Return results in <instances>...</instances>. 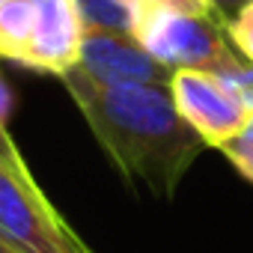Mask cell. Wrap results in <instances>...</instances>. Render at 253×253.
<instances>
[{"label":"cell","instance_id":"1","mask_svg":"<svg viewBox=\"0 0 253 253\" xmlns=\"http://www.w3.org/2000/svg\"><path fill=\"white\" fill-rule=\"evenodd\" d=\"M60 81L122 179L146 185L161 200H173L206 143L179 116L170 89L101 86L78 69Z\"/></svg>","mask_w":253,"mask_h":253},{"label":"cell","instance_id":"2","mask_svg":"<svg viewBox=\"0 0 253 253\" xmlns=\"http://www.w3.org/2000/svg\"><path fill=\"white\" fill-rule=\"evenodd\" d=\"M134 42L164 69H206L223 72L244 57L226 36V18L211 0L185 3H140L131 9Z\"/></svg>","mask_w":253,"mask_h":253},{"label":"cell","instance_id":"3","mask_svg":"<svg viewBox=\"0 0 253 253\" xmlns=\"http://www.w3.org/2000/svg\"><path fill=\"white\" fill-rule=\"evenodd\" d=\"M0 238L15 253H92L39 188L9 125H0Z\"/></svg>","mask_w":253,"mask_h":253},{"label":"cell","instance_id":"4","mask_svg":"<svg viewBox=\"0 0 253 253\" xmlns=\"http://www.w3.org/2000/svg\"><path fill=\"white\" fill-rule=\"evenodd\" d=\"M170 98L179 116L203 137L206 146L220 149L247 122L250 110L226 86V81L206 69H176L170 75Z\"/></svg>","mask_w":253,"mask_h":253},{"label":"cell","instance_id":"5","mask_svg":"<svg viewBox=\"0 0 253 253\" xmlns=\"http://www.w3.org/2000/svg\"><path fill=\"white\" fill-rule=\"evenodd\" d=\"M78 72L101 86H167L170 69L149 57L131 33L84 27Z\"/></svg>","mask_w":253,"mask_h":253},{"label":"cell","instance_id":"6","mask_svg":"<svg viewBox=\"0 0 253 253\" xmlns=\"http://www.w3.org/2000/svg\"><path fill=\"white\" fill-rule=\"evenodd\" d=\"M81 36L84 21L78 15L75 0H36L33 33L21 66L63 78L78 69Z\"/></svg>","mask_w":253,"mask_h":253},{"label":"cell","instance_id":"7","mask_svg":"<svg viewBox=\"0 0 253 253\" xmlns=\"http://www.w3.org/2000/svg\"><path fill=\"white\" fill-rule=\"evenodd\" d=\"M36 0H3L0 3V60L24 63L33 33Z\"/></svg>","mask_w":253,"mask_h":253},{"label":"cell","instance_id":"8","mask_svg":"<svg viewBox=\"0 0 253 253\" xmlns=\"http://www.w3.org/2000/svg\"><path fill=\"white\" fill-rule=\"evenodd\" d=\"M78 15L84 27H101V30H131V9L119 0H75Z\"/></svg>","mask_w":253,"mask_h":253},{"label":"cell","instance_id":"9","mask_svg":"<svg viewBox=\"0 0 253 253\" xmlns=\"http://www.w3.org/2000/svg\"><path fill=\"white\" fill-rule=\"evenodd\" d=\"M223 158L247 179L253 182V113L247 116V122L238 128V134H232L223 146H220Z\"/></svg>","mask_w":253,"mask_h":253},{"label":"cell","instance_id":"10","mask_svg":"<svg viewBox=\"0 0 253 253\" xmlns=\"http://www.w3.org/2000/svg\"><path fill=\"white\" fill-rule=\"evenodd\" d=\"M226 36H229L232 48L247 63H253V0H247L232 18H226Z\"/></svg>","mask_w":253,"mask_h":253},{"label":"cell","instance_id":"11","mask_svg":"<svg viewBox=\"0 0 253 253\" xmlns=\"http://www.w3.org/2000/svg\"><path fill=\"white\" fill-rule=\"evenodd\" d=\"M214 75H220L226 81V86L238 95V101L253 113V63L241 60L232 69H223V72H214Z\"/></svg>","mask_w":253,"mask_h":253},{"label":"cell","instance_id":"12","mask_svg":"<svg viewBox=\"0 0 253 253\" xmlns=\"http://www.w3.org/2000/svg\"><path fill=\"white\" fill-rule=\"evenodd\" d=\"M9 119H12V89L0 72V125H9Z\"/></svg>","mask_w":253,"mask_h":253},{"label":"cell","instance_id":"13","mask_svg":"<svg viewBox=\"0 0 253 253\" xmlns=\"http://www.w3.org/2000/svg\"><path fill=\"white\" fill-rule=\"evenodd\" d=\"M211 3H214V9H217L223 18H232V15L247 3V0H211Z\"/></svg>","mask_w":253,"mask_h":253},{"label":"cell","instance_id":"14","mask_svg":"<svg viewBox=\"0 0 253 253\" xmlns=\"http://www.w3.org/2000/svg\"><path fill=\"white\" fill-rule=\"evenodd\" d=\"M119 3H125L128 9H134V6H140V3H185V0H119ZM214 6V3H211Z\"/></svg>","mask_w":253,"mask_h":253},{"label":"cell","instance_id":"15","mask_svg":"<svg viewBox=\"0 0 253 253\" xmlns=\"http://www.w3.org/2000/svg\"><path fill=\"white\" fill-rule=\"evenodd\" d=\"M0 253H15V250H12V247H9V244L3 241V238H0Z\"/></svg>","mask_w":253,"mask_h":253},{"label":"cell","instance_id":"16","mask_svg":"<svg viewBox=\"0 0 253 253\" xmlns=\"http://www.w3.org/2000/svg\"><path fill=\"white\" fill-rule=\"evenodd\" d=\"M0 3H3V0H0Z\"/></svg>","mask_w":253,"mask_h":253}]
</instances>
